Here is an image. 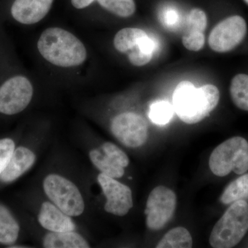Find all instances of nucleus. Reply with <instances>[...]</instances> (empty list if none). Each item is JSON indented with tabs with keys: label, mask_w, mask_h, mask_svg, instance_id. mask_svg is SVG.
<instances>
[{
	"label": "nucleus",
	"mask_w": 248,
	"mask_h": 248,
	"mask_svg": "<svg viewBox=\"0 0 248 248\" xmlns=\"http://www.w3.org/2000/svg\"><path fill=\"white\" fill-rule=\"evenodd\" d=\"M71 217L55 204L46 202L41 207L38 221L45 229L53 232L74 231L76 225Z\"/></svg>",
	"instance_id": "f8f14e48"
},
{
	"label": "nucleus",
	"mask_w": 248,
	"mask_h": 248,
	"mask_svg": "<svg viewBox=\"0 0 248 248\" xmlns=\"http://www.w3.org/2000/svg\"><path fill=\"white\" fill-rule=\"evenodd\" d=\"M46 195L62 211L70 217L84 213V199L78 187L69 179L57 174H49L43 182Z\"/></svg>",
	"instance_id": "423d86ee"
},
{
	"label": "nucleus",
	"mask_w": 248,
	"mask_h": 248,
	"mask_svg": "<svg viewBox=\"0 0 248 248\" xmlns=\"http://www.w3.org/2000/svg\"><path fill=\"white\" fill-rule=\"evenodd\" d=\"M248 231V203H231L214 226L209 242L214 248H231L239 244Z\"/></svg>",
	"instance_id": "20e7f679"
},
{
	"label": "nucleus",
	"mask_w": 248,
	"mask_h": 248,
	"mask_svg": "<svg viewBox=\"0 0 248 248\" xmlns=\"http://www.w3.org/2000/svg\"><path fill=\"white\" fill-rule=\"evenodd\" d=\"M89 156L93 165L103 174L114 179H119L124 175V168L114 164L102 150H92L90 152Z\"/></svg>",
	"instance_id": "aec40b11"
},
{
	"label": "nucleus",
	"mask_w": 248,
	"mask_h": 248,
	"mask_svg": "<svg viewBox=\"0 0 248 248\" xmlns=\"http://www.w3.org/2000/svg\"><path fill=\"white\" fill-rule=\"evenodd\" d=\"M95 0H71L73 7L77 9H84L91 6Z\"/></svg>",
	"instance_id": "c85d7f7f"
},
{
	"label": "nucleus",
	"mask_w": 248,
	"mask_h": 248,
	"mask_svg": "<svg viewBox=\"0 0 248 248\" xmlns=\"http://www.w3.org/2000/svg\"><path fill=\"white\" fill-rule=\"evenodd\" d=\"M207 16L203 10L194 9L190 11L187 16V30L200 31L203 32L207 27Z\"/></svg>",
	"instance_id": "a878e982"
},
{
	"label": "nucleus",
	"mask_w": 248,
	"mask_h": 248,
	"mask_svg": "<svg viewBox=\"0 0 248 248\" xmlns=\"http://www.w3.org/2000/svg\"><path fill=\"white\" fill-rule=\"evenodd\" d=\"M219 99L217 86L207 84L197 89L190 81H183L173 93V108L184 123L195 124L210 115Z\"/></svg>",
	"instance_id": "f03ea898"
},
{
	"label": "nucleus",
	"mask_w": 248,
	"mask_h": 248,
	"mask_svg": "<svg viewBox=\"0 0 248 248\" xmlns=\"http://www.w3.org/2000/svg\"><path fill=\"white\" fill-rule=\"evenodd\" d=\"M99 5L110 14L118 17H130L136 11L135 0H97Z\"/></svg>",
	"instance_id": "4be33fe9"
},
{
	"label": "nucleus",
	"mask_w": 248,
	"mask_h": 248,
	"mask_svg": "<svg viewBox=\"0 0 248 248\" xmlns=\"http://www.w3.org/2000/svg\"><path fill=\"white\" fill-rule=\"evenodd\" d=\"M35 159V155L29 148L23 146L16 148L0 175V180L4 183L14 182L33 166Z\"/></svg>",
	"instance_id": "ddd939ff"
},
{
	"label": "nucleus",
	"mask_w": 248,
	"mask_h": 248,
	"mask_svg": "<svg viewBox=\"0 0 248 248\" xmlns=\"http://www.w3.org/2000/svg\"><path fill=\"white\" fill-rule=\"evenodd\" d=\"M246 32L247 24L244 18L239 16H231L214 28L209 36V46L217 53H227L244 40Z\"/></svg>",
	"instance_id": "1a4fd4ad"
},
{
	"label": "nucleus",
	"mask_w": 248,
	"mask_h": 248,
	"mask_svg": "<svg viewBox=\"0 0 248 248\" xmlns=\"http://www.w3.org/2000/svg\"><path fill=\"white\" fill-rule=\"evenodd\" d=\"M177 196L173 190L159 186L152 190L146 202V226L151 231H159L172 218L177 208Z\"/></svg>",
	"instance_id": "0eeeda50"
},
{
	"label": "nucleus",
	"mask_w": 248,
	"mask_h": 248,
	"mask_svg": "<svg viewBox=\"0 0 248 248\" xmlns=\"http://www.w3.org/2000/svg\"><path fill=\"white\" fill-rule=\"evenodd\" d=\"M110 129L116 139L128 148H139L148 140V123L135 112H125L116 115L111 122Z\"/></svg>",
	"instance_id": "6e6552de"
},
{
	"label": "nucleus",
	"mask_w": 248,
	"mask_h": 248,
	"mask_svg": "<svg viewBox=\"0 0 248 248\" xmlns=\"http://www.w3.org/2000/svg\"><path fill=\"white\" fill-rule=\"evenodd\" d=\"M15 150V143L9 138L0 140V175L7 166Z\"/></svg>",
	"instance_id": "bb28decb"
},
{
	"label": "nucleus",
	"mask_w": 248,
	"mask_h": 248,
	"mask_svg": "<svg viewBox=\"0 0 248 248\" xmlns=\"http://www.w3.org/2000/svg\"><path fill=\"white\" fill-rule=\"evenodd\" d=\"M19 226L9 210L0 205V244L11 245L16 242Z\"/></svg>",
	"instance_id": "f3484780"
},
{
	"label": "nucleus",
	"mask_w": 248,
	"mask_h": 248,
	"mask_svg": "<svg viewBox=\"0 0 248 248\" xmlns=\"http://www.w3.org/2000/svg\"><path fill=\"white\" fill-rule=\"evenodd\" d=\"M244 1L248 4V0H244Z\"/></svg>",
	"instance_id": "c756f323"
},
{
	"label": "nucleus",
	"mask_w": 248,
	"mask_h": 248,
	"mask_svg": "<svg viewBox=\"0 0 248 248\" xmlns=\"http://www.w3.org/2000/svg\"><path fill=\"white\" fill-rule=\"evenodd\" d=\"M37 48L46 62L63 69L83 66L88 59V50L82 41L62 27H48L42 31Z\"/></svg>",
	"instance_id": "f257e3e1"
},
{
	"label": "nucleus",
	"mask_w": 248,
	"mask_h": 248,
	"mask_svg": "<svg viewBox=\"0 0 248 248\" xmlns=\"http://www.w3.org/2000/svg\"><path fill=\"white\" fill-rule=\"evenodd\" d=\"M54 0H14L10 15L13 20L24 26H31L45 19Z\"/></svg>",
	"instance_id": "9b49d317"
},
{
	"label": "nucleus",
	"mask_w": 248,
	"mask_h": 248,
	"mask_svg": "<svg viewBox=\"0 0 248 248\" xmlns=\"http://www.w3.org/2000/svg\"><path fill=\"white\" fill-rule=\"evenodd\" d=\"M160 21L165 27L169 29L177 27L179 16L177 10L172 7L165 8L160 15Z\"/></svg>",
	"instance_id": "cd10ccee"
},
{
	"label": "nucleus",
	"mask_w": 248,
	"mask_h": 248,
	"mask_svg": "<svg viewBox=\"0 0 248 248\" xmlns=\"http://www.w3.org/2000/svg\"><path fill=\"white\" fill-rule=\"evenodd\" d=\"M174 112V108L169 102L158 101L150 107L148 117L156 125H166L172 118Z\"/></svg>",
	"instance_id": "5701e85b"
},
{
	"label": "nucleus",
	"mask_w": 248,
	"mask_h": 248,
	"mask_svg": "<svg viewBox=\"0 0 248 248\" xmlns=\"http://www.w3.org/2000/svg\"><path fill=\"white\" fill-rule=\"evenodd\" d=\"M156 47L155 40L146 34L140 40L138 46L127 54L129 62L137 67L148 64L153 58Z\"/></svg>",
	"instance_id": "dca6fc26"
},
{
	"label": "nucleus",
	"mask_w": 248,
	"mask_h": 248,
	"mask_svg": "<svg viewBox=\"0 0 248 248\" xmlns=\"http://www.w3.org/2000/svg\"><path fill=\"white\" fill-rule=\"evenodd\" d=\"M101 150L114 164L124 169L128 167L130 163L128 156L114 143L106 142L102 145Z\"/></svg>",
	"instance_id": "b1692460"
},
{
	"label": "nucleus",
	"mask_w": 248,
	"mask_h": 248,
	"mask_svg": "<svg viewBox=\"0 0 248 248\" xmlns=\"http://www.w3.org/2000/svg\"><path fill=\"white\" fill-rule=\"evenodd\" d=\"M209 167L217 177L228 175L233 171L237 174L248 171V142L241 137H234L223 141L214 150Z\"/></svg>",
	"instance_id": "39448f33"
},
{
	"label": "nucleus",
	"mask_w": 248,
	"mask_h": 248,
	"mask_svg": "<svg viewBox=\"0 0 248 248\" xmlns=\"http://www.w3.org/2000/svg\"><path fill=\"white\" fill-rule=\"evenodd\" d=\"M230 92L234 105L241 110L248 111V75H236L232 80Z\"/></svg>",
	"instance_id": "412c9836"
},
{
	"label": "nucleus",
	"mask_w": 248,
	"mask_h": 248,
	"mask_svg": "<svg viewBox=\"0 0 248 248\" xmlns=\"http://www.w3.org/2000/svg\"><path fill=\"white\" fill-rule=\"evenodd\" d=\"M146 34L144 31L138 28H124L115 34L114 47L119 53L127 55L138 46L140 40Z\"/></svg>",
	"instance_id": "2eb2a0df"
},
{
	"label": "nucleus",
	"mask_w": 248,
	"mask_h": 248,
	"mask_svg": "<svg viewBox=\"0 0 248 248\" xmlns=\"http://www.w3.org/2000/svg\"><path fill=\"white\" fill-rule=\"evenodd\" d=\"M193 246L190 232L183 227L173 228L156 245V248H190Z\"/></svg>",
	"instance_id": "a211bd4d"
},
{
	"label": "nucleus",
	"mask_w": 248,
	"mask_h": 248,
	"mask_svg": "<svg viewBox=\"0 0 248 248\" xmlns=\"http://www.w3.org/2000/svg\"><path fill=\"white\" fill-rule=\"evenodd\" d=\"M43 246L46 248H87L89 243L74 231L50 232L44 238Z\"/></svg>",
	"instance_id": "4468645a"
},
{
	"label": "nucleus",
	"mask_w": 248,
	"mask_h": 248,
	"mask_svg": "<svg viewBox=\"0 0 248 248\" xmlns=\"http://www.w3.org/2000/svg\"><path fill=\"white\" fill-rule=\"evenodd\" d=\"M97 181L107 198L104 210L107 213L118 217H124L133 207V193L130 187L101 173Z\"/></svg>",
	"instance_id": "9d476101"
},
{
	"label": "nucleus",
	"mask_w": 248,
	"mask_h": 248,
	"mask_svg": "<svg viewBox=\"0 0 248 248\" xmlns=\"http://www.w3.org/2000/svg\"><path fill=\"white\" fill-rule=\"evenodd\" d=\"M32 81L22 72L6 68L0 54V114L15 115L25 110L32 101Z\"/></svg>",
	"instance_id": "7ed1b4c3"
},
{
	"label": "nucleus",
	"mask_w": 248,
	"mask_h": 248,
	"mask_svg": "<svg viewBox=\"0 0 248 248\" xmlns=\"http://www.w3.org/2000/svg\"><path fill=\"white\" fill-rule=\"evenodd\" d=\"M183 45L190 51H200L205 45V35L203 32L197 31H186L182 37Z\"/></svg>",
	"instance_id": "393cba45"
},
{
	"label": "nucleus",
	"mask_w": 248,
	"mask_h": 248,
	"mask_svg": "<svg viewBox=\"0 0 248 248\" xmlns=\"http://www.w3.org/2000/svg\"><path fill=\"white\" fill-rule=\"evenodd\" d=\"M240 200H248V174H243L231 182L221 197V202L225 205Z\"/></svg>",
	"instance_id": "6ab92c4d"
}]
</instances>
